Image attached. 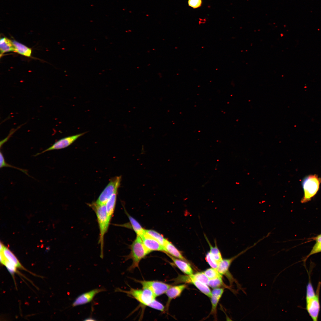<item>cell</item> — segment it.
<instances>
[{
	"instance_id": "1",
	"label": "cell",
	"mask_w": 321,
	"mask_h": 321,
	"mask_svg": "<svg viewBox=\"0 0 321 321\" xmlns=\"http://www.w3.org/2000/svg\"><path fill=\"white\" fill-rule=\"evenodd\" d=\"M88 205L94 211L96 215L100 231L98 243L100 246V257L103 259L104 236L110 223L107 214L106 204H100L95 202L88 204Z\"/></svg>"
},
{
	"instance_id": "2",
	"label": "cell",
	"mask_w": 321,
	"mask_h": 321,
	"mask_svg": "<svg viewBox=\"0 0 321 321\" xmlns=\"http://www.w3.org/2000/svg\"><path fill=\"white\" fill-rule=\"evenodd\" d=\"M130 248V253L125 257L126 260L131 259L132 260V263L128 269L130 271L138 268L140 261L150 252L145 247L141 237L138 235Z\"/></svg>"
},
{
	"instance_id": "3",
	"label": "cell",
	"mask_w": 321,
	"mask_h": 321,
	"mask_svg": "<svg viewBox=\"0 0 321 321\" xmlns=\"http://www.w3.org/2000/svg\"><path fill=\"white\" fill-rule=\"evenodd\" d=\"M321 179L316 175H310L305 178L302 182L304 195L301 200L302 203L310 201L316 194L319 189Z\"/></svg>"
},
{
	"instance_id": "4",
	"label": "cell",
	"mask_w": 321,
	"mask_h": 321,
	"mask_svg": "<svg viewBox=\"0 0 321 321\" xmlns=\"http://www.w3.org/2000/svg\"><path fill=\"white\" fill-rule=\"evenodd\" d=\"M115 292L125 293L128 296L135 299L142 305L147 306H148L155 299L156 297L151 290L147 288L138 289L131 288L129 290L125 291L119 288H116Z\"/></svg>"
},
{
	"instance_id": "5",
	"label": "cell",
	"mask_w": 321,
	"mask_h": 321,
	"mask_svg": "<svg viewBox=\"0 0 321 321\" xmlns=\"http://www.w3.org/2000/svg\"><path fill=\"white\" fill-rule=\"evenodd\" d=\"M263 239V238L260 239L252 246L248 247L245 249L241 251L237 255L231 258L223 259L218 264L217 268L218 272L222 275H226L231 283H230L232 284L234 281L236 282V281L229 271V268L232 262L238 257L244 254L248 250L255 246L260 241H261Z\"/></svg>"
},
{
	"instance_id": "6",
	"label": "cell",
	"mask_w": 321,
	"mask_h": 321,
	"mask_svg": "<svg viewBox=\"0 0 321 321\" xmlns=\"http://www.w3.org/2000/svg\"><path fill=\"white\" fill-rule=\"evenodd\" d=\"M173 280L175 284L181 283L192 284L204 294L209 298L211 297L212 292L208 286L196 279L193 276V274L191 275H179Z\"/></svg>"
},
{
	"instance_id": "7",
	"label": "cell",
	"mask_w": 321,
	"mask_h": 321,
	"mask_svg": "<svg viewBox=\"0 0 321 321\" xmlns=\"http://www.w3.org/2000/svg\"><path fill=\"white\" fill-rule=\"evenodd\" d=\"M321 282L317 286L316 295L311 298L306 299V309L309 316L314 321L318 320L320 309L319 293Z\"/></svg>"
},
{
	"instance_id": "8",
	"label": "cell",
	"mask_w": 321,
	"mask_h": 321,
	"mask_svg": "<svg viewBox=\"0 0 321 321\" xmlns=\"http://www.w3.org/2000/svg\"><path fill=\"white\" fill-rule=\"evenodd\" d=\"M121 180L120 176L116 177L111 179L95 202L100 204H106L113 194L117 192Z\"/></svg>"
},
{
	"instance_id": "9",
	"label": "cell",
	"mask_w": 321,
	"mask_h": 321,
	"mask_svg": "<svg viewBox=\"0 0 321 321\" xmlns=\"http://www.w3.org/2000/svg\"><path fill=\"white\" fill-rule=\"evenodd\" d=\"M137 282L140 284L142 288L150 289L156 297L160 296L166 293L172 285L162 281H145L135 280Z\"/></svg>"
},
{
	"instance_id": "10",
	"label": "cell",
	"mask_w": 321,
	"mask_h": 321,
	"mask_svg": "<svg viewBox=\"0 0 321 321\" xmlns=\"http://www.w3.org/2000/svg\"><path fill=\"white\" fill-rule=\"evenodd\" d=\"M86 132L62 138L55 142L51 147L41 152L35 154L34 156L40 155L47 151L54 150H58L66 148L74 142L78 138L82 136Z\"/></svg>"
},
{
	"instance_id": "11",
	"label": "cell",
	"mask_w": 321,
	"mask_h": 321,
	"mask_svg": "<svg viewBox=\"0 0 321 321\" xmlns=\"http://www.w3.org/2000/svg\"><path fill=\"white\" fill-rule=\"evenodd\" d=\"M106 290L103 288H96L83 293L75 298L72 303V306L74 307L88 303L93 300L97 294Z\"/></svg>"
},
{
	"instance_id": "12",
	"label": "cell",
	"mask_w": 321,
	"mask_h": 321,
	"mask_svg": "<svg viewBox=\"0 0 321 321\" xmlns=\"http://www.w3.org/2000/svg\"><path fill=\"white\" fill-rule=\"evenodd\" d=\"M140 236L145 247L150 252L153 251L164 252V247L157 240L146 234L145 232Z\"/></svg>"
},
{
	"instance_id": "13",
	"label": "cell",
	"mask_w": 321,
	"mask_h": 321,
	"mask_svg": "<svg viewBox=\"0 0 321 321\" xmlns=\"http://www.w3.org/2000/svg\"><path fill=\"white\" fill-rule=\"evenodd\" d=\"M187 287L185 284L180 285L171 286L166 292L165 293L168 299L166 304V309H168L171 300L180 296L183 290Z\"/></svg>"
},
{
	"instance_id": "14",
	"label": "cell",
	"mask_w": 321,
	"mask_h": 321,
	"mask_svg": "<svg viewBox=\"0 0 321 321\" xmlns=\"http://www.w3.org/2000/svg\"><path fill=\"white\" fill-rule=\"evenodd\" d=\"M224 292L223 288H217L213 289L212 291L211 301L212 305L210 314L216 317L217 308L219 302Z\"/></svg>"
},
{
	"instance_id": "15",
	"label": "cell",
	"mask_w": 321,
	"mask_h": 321,
	"mask_svg": "<svg viewBox=\"0 0 321 321\" xmlns=\"http://www.w3.org/2000/svg\"><path fill=\"white\" fill-rule=\"evenodd\" d=\"M166 254L171 259L174 265L183 273L188 275L193 274V271L190 263Z\"/></svg>"
},
{
	"instance_id": "16",
	"label": "cell",
	"mask_w": 321,
	"mask_h": 321,
	"mask_svg": "<svg viewBox=\"0 0 321 321\" xmlns=\"http://www.w3.org/2000/svg\"><path fill=\"white\" fill-rule=\"evenodd\" d=\"M163 247L164 252H166V254L190 263L183 256L181 252L171 242L167 240L165 241Z\"/></svg>"
},
{
	"instance_id": "17",
	"label": "cell",
	"mask_w": 321,
	"mask_h": 321,
	"mask_svg": "<svg viewBox=\"0 0 321 321\" xmlns=\"http://www.w3.org/2000/svg\"><path fill=\"white\" fill-rule=\"evenodd\" d=\"M0 57L5 53L15 51V47L12 41L8 38L4 37L1 38L0 40Z\"/></svg>"
},
{
	"instance_id": "18",
	"label": "cell",
	"mask_w": 321,
	"mask_h": 321,
	"mask_svg": "<svg viewBox=\"0 0 321 321\" xmlns=\"http://www.w3.org/2000/svg\"><path fill=\"white\" fill-rule=\"evenodd\" d=\"M117 192H115L111 196L106 204L107 214L109 221L110 222L115 207Z\"/></svg>"
},
{
	"instance_id": "19",
	"label": "cell",
	"mask_w": 321,
	"mask_h": 321,
	"mask_svg": "<svg viewBox=\"0 0 321 321\" xmlns=\"http://www.w3.org/2000/svg\"><path fill=\"white\" fill-rule=\"evenodd\" d=\"M2 252L5 258L14 264L17 268L24 269L17 258L7 247L4 246Z\"/></svg>"
},
{
	"instance_id": "20",
	"label": "cell",
	"mask_w": 321,
	"mask_h": 321,
	"mask_svg": "<svg viewBox=\"0 0 321 321\" xmlns=\"http://www.w3.org/2000/svg\"><path fill=\"white\" fill-rule=\"evenodd\" d=\"M15 49V52L27 57L31 56V49L15 40L12 41Z\"/></svg>"
},
{
	"instance_id": "21",
	"label": "cell",
	"mask_w": 321,
	"mask_h": 321,
	"mask_svg": "<svg viewBox=\"0 0 321 321\" xmlns=\"http://www.w3.org/2000/svg\"><path fill=\"white\" fill-rule=\"evenodd\" d=\"M204 236L210 248V251L209 252L213 257L218 264L223 259L221 252L217 245L216 241H215V246H213L211 244L206 235H204Z\"/></svg>"
},
{
	"instance_id": "22",
	"label": "cell",
	"mask_w": 321,
	"mask_h": 321,
	"mask_svg": "<svg viewBox=\"0 0 321 321\" xmlns=\"http://www.w3.org/2000/svg\"><path fill=\"white\" fill-rule=\"evenodd\" d=\"M126 213L129 218L130 226L137 235L141 236L144 234L145 233V229L143 228L136 220L129 215L127 212Z\"/></svg>"
},
{
	"instance_id": "23",
	"label": "cell",
	"mask_w": 321,
	"mask_h": 321,
	"mask_svg": "<svg viewBox=\"0 0 321 321\" xmlns=\"http://www.w3.org/2000/svg\"><path fill=\"white\" fill-rule=\"evenodd\" d=\"M145 231L146 234L157 240L163 247L166 240L163 237V235L153 230L145 229Z\"/></svg>"
},
{
	"instance_id": "24",
	"label": "cell",
	"mask_w": 321,
	"mask_h": 321,
	"mask_svg": "<svg viewBox=\"0 0 321 321\" xmlns=\"http://www.w3.org/2000/svg\"><path fill=\"white\" fill-rule=\"evenodd\" d=\"M207 285L213 289L223 287L229 288L224 283L222 276L209 279Z\"/></svg>"
},
{
	"instance_id": "25",
	"label": "cell",
	"mask_w": 321,
	"mask_h": 321,
	"mask_svg": "<svg viewBox=\"0 0 321 321\" xmlns=\"http://www.w3.org/2000/svg\"><path fill=\"white\" fill-rule=\"evenodd\" d=\"M321 252V242H316L310 253L303 259V261L305 262L311 256Z\"/></svg>"
},
{
	"instance_id": "26",
	"label": "cell",
	"mask_w": 321,
	"mask_h": 321,
	"mask_svg": "<svg viewBox=\"0 0 321 321\" xmlns=\"http://www.w3.org/2000/svg\"><path fill=\"white\" fill-rule=\"evenodd\" d=\"M204 272L209 279L222 276L219 273L217 269L211 267L206 269Z\"/></svg>"
},
{
	"instance_id": "27",
	"label": "cell",
	"mask_w": 321,
	"mask_h": 321,
	"mask_svg": "<svg viewBox=\"0 0 321 321\" xmlns=\"http://www.w3.org/2000/svg\"><path fill=\"white\" fill-rule=\"evenodd\" d=\"M0 168H3V167H10L13 168L18 169L23 172L26 175H29L27 173V171L26 170L21 169L18 167H15L12 166V165L7 163L5 160L4 157L3 156V154L1 152H0Z\"/></svg>"
},
{
	"instance_id": "28",
	"label": "cell",
	"mask_w": 321,
	"mask_h": 321,
	"mask_svg": "<svg viewBox=\"0 0 321 321\" xmlns=\"http://www.w3.org/2000/svg\"><path fill=\"white\" fill-rule=\"evenodd\" d=\"M309 281L306 286V299L311 298L315 296L316 295L315 292L309 278Z\"/></svg>"
},
{
	"instance_id": "29",
	"label": "cell",
	"mask_w": 321,
	"mask_h": 321,
	"mask_svg": "<svg viewBox=\"0 0 321 321\" xmlns=\"http://www.w3.org/2000/svg\"><path fill=\"white\" fill-rule=\"evenodd\" d=\"M193 275L197 280L207 285L209 279L204 272H198L193 274Z\"/></svg>"
},
{
	"instance_id": "30",
	"label": "cell",
	"mask_w": 321,
	"mask_h": 321,
	"mask_svg": "<svg viewBox=\"0 0 321 321\" xmlns=\"http://www.w3.org/2000/svg\"><path fill=\"white\" fill-rule=\"evenodd\" d=\"M205 259L211 268L217 269L218 263L213 257L209 252L206 254Z\"/></svg>"
},
{
	"instance_id": "31",
	"label": "cell",
	"mask_w": 321,
	"mask_h": 321,
	"mask_svg": "<svg viewBox=\"0 0 321 321\" xmlns=\"http://www.w3.org/2000/svg\"><path fill=\"white\" fill-rule=\"evenodd\" d=\"M161 311H164L165 307L160 302L155 299L148 306Z\"/></svg>"
},
{
	"instance_id": "32",
	"label": "cell",
	"mask_w": 321,
	"mask_h": 321,
	"mask_svg": "<svg viewBox=\"0 0 321 321\" xmlns=\"http://www.w3.org/2000/svg\"><path fill=\"white\" fill-rule=\"evenodd\" d=\"M3 265H4L6 267L7 270L10 273L13 274L16 272V268H17L16 267L6 259L4 261Z\"/></svg>"
},
{
	"instance_id": "33",
	"label": "cell",
	"mask_w": 321,
	"mask_h": 321,
	"mask_svg": "<svg viewBox=\"0 0 321 321\" xmlns=\"http://www.w3.org/2000/svg\"><path fill=\"white\" fill-rule=\"evenodd\" d=\"M188 2L189 6L195 9L201 6L202 1V0H188Z\"/></svg>"
},
{
	"instance_id": "34",
	"label": "cell",
	"mask_w": 321,
	"mask_h": 321,
	"mask_svg": "<svg viewBox=\"0 0 321 321\" xmlns=\"http://www.w3.org/2000/svg\"><path fill=\"white\" fill-rule=\"evenodd\" d=\"M314 240L316 242H321V234L317 236L309 238L308 242Z\"/></svg>"
},
{
	"instance_id": "35",
	"label": "cell",
	"mask_w": 321,
	"mask_h": 321,
	"mask_svg": "<svg viewBox=\"0 0 321 321\" xmlns=\"http://www.w3.org/2000/svg\"><path fill=\"white\" fill-rule=\"evenodd\" d=\"M84 320H85V321H95V320H95V319H94V318H92L90 317H89V318L85 319Z\"/></svg>"
},
{
	"instance_id": "36",
	"label": "cell",
	"mask_w": 321,
	"mask_h": 321,
	"mask_svg": "<svg viewBox=\"0 0 321 321\" xmlns=\"http://www.w3.org/2000/svg\"><path fill=\"white\" fill-rule=\"evenodd\" d=\"M4 246H5L1 242H0V251H2L3 250Z\"/></svg>"
}]
</instances>
